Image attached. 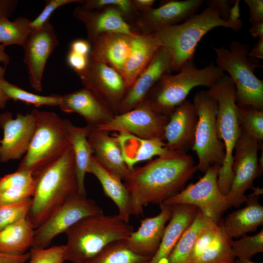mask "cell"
I'll use <instances>...</instances> for the list:
<instances>
[{
	"label": "cell",
	"mask_w": 263,
	"mask_h": 263,
	"mask_svg": "<svg viewBox=\"0 0 263 263\" xmlns=\"http://www.w3.org/2000/svg\"><path fill=\"white\" fill-rule=\"evenodd\" d=\"M238 116L241 132L260 144L262 143L263 110L251 107H238Z\"/></svg>",
	"instance_id": "8d00e7d4"
},
{
	"label": "cell",
	"mask_w": 263,
	"mask_h": 263,
	"mask_svg": "<svg viewBox=\"0 0 263 263\" xmlns=\"http://www.w3.org/2000/svg\"><path fill=\"white\" fill-rule=\"evenodd\" d=\"M104 213L93 200L77 192L71 195L35 230L31 248H45L57 235L87 216Z\"/></svg>",
	"instance_id": "8fae6325"
},
{
	"label": "cell",
	"mask_w": 263,
	"mask_h": 263,
	"mask_svg": "<svg viewBox=\"0 0 263 263\" xmlns=\"http://www.w3.org/2000/svg\"><path fill=\"white\" fill-rule=\"evenodd\" d=\"M36 130L28 150L18 169L31 171L33 175L53 163L69 146L64 120L52 112L34 109Z\"/></svg>",
	"instance_id": "ba28073f"
},
{
	"label": "cell",
	"mask_w": 263,
	"mask_h": 263,
	"mask_svg": "<svg viewBox=\"0 0 263 263\" xmlns=\"http://www.w3.org/2000/svg\"><path fill=\"white\" fill-rule=\"evenodd\" d=\"M0 87L8 100L23 102L36 107L41 106H58L60 95H40L34 94L9 82L4 78L0 80Z\"/></svg>",
	"instance_id": "d590c367"
},
{
	"label": "cell",
	"mask_w": 263,
	"mask_h": 263,
	"mask_svg": "<svg viewBox=\"0 0 263 263\" xmlns=\"http://www.w3.org/2000/svg\"><path fill=\"white\" fill-rule=\"evenodd\" d=\"M59 42L52 23L48 21L41 28L32 30L22 48L23 62L28 70L32 87L42 90V79L47 61Z\"/></svg>",
	"instance_id": "5bb4252c"
},
{
	"label": "cell",
	"mask_w": 263,
	"mask_h": 263,
	"mask_svg": "<svg viewBox=\"0 0 263 263\" xmlns=\"http://www.w3.org/2000/svg\"><path fill=\"white\" fill-rule=\"evenodd\" d=\"M219 225L211 221L199 235L190 258L193 263L213 241L219 231Z\"/></svg>",
	"instance_id": "b9f144b4"
},
{
	"label": "cell",
	"mask_w": 263,
	"mask_h": 263,
	"mask_svg": "<svg viewBox=\"0 0 263 263\" xmlns=\"http://www.w3.org/2000/svg\"><path fill=\"white\" fill-rule=\"evenodd\" d=\"M234 1V0H207L205 2L207 6L215 8L222 19L229 21L230 9Z\"/></svg>",
	"instance_id": "c3c4849f"
},
{
	"label": "cell",
	"mask_w": 263,
	"mask_h": 263,
	"mask_svg": "<svg viewBox=\"0 0 263 263\" xmlns=\"http://www.w3.org/2000/svg\"><path fill=\"white\" fill-rule=\"evenodd\" d=\"M207 91L216 100L218 106L216 118L218 134L224 146L225 155L219 171L217 183L222 193L226 195L233 178L234 150L241 134L235 85L231 78L225 75Z\"/></svg>",
	"instance_id": "52a82bcc"
},
{
	"label": "cell",
	"mask_w": 263,
	"mask_h": 263,
	"mask_svg": "<svg viewBox=\"0 0 263 263\" xmlns=\"http://www.w3.org/2000/svg\"><path fill=\"white\" fill-rule=\"evenodd\" d=\"M249 56L251 57L263 59V39H258L253 48L250 50Z\"/></svg>",
	"instance_id": "db71d44e"
},
{
	"label": "cell",
	"mask_w": 263,
	"mask_h": 263,
	"mask_svg": "<svg viewBox=\"0 0 263 263\" xmlns=\"http://www.w3.org/2000/svg\"><path fill=\"white\" fill-rule=\"evenodd\" d=\"M252 188L254 191L246 196V206L228 214L223 221L226 234L232 239L254 232L263 224V206L259 203L263 189Z\"/></svg>",
	"instance_id": "484cf974"
},
{
	"label": "cell",
	"mask_w": 263,
	"mask_h": 263,
	"mask_svg": "<svg viewBox=\"0 0 263 263\" xmlns=\"http://www.w3.org/2000/svg\"><path fill=\"white\" fill-rule=\"evenodd\" d=\"M211 221L198 209L194 219L182 234L166 263H189L199 235Z\"/></svg>",
	"instance_id": "1f68e13d"
},
{
	"label": "cell",
	"mask_w": 263,
	"mask_h": 263,
	"mask_svg": "<svg viewBox=\"0 0 263 263\" xmlns=\"http://www.w3.org/2000/svg\"><path fill=\"white\" fill-rule=\"evenodd\" d=\"M169 116L156 112L144 100L133 109L115 115L105 124L97 128L109 132H125L144 139L164 140V129Z\"/></svg>",
	"instance_id": "4fadbf2b"
},
{
	"label": "cell",
	"mask_w": 263,
	"mask_h": 263,
	"mask_svg": "<svg viewBox=\"0 0 263 263\" xmlns=\"http://www.w3.org/2000/svg\"><path fill=\"white\" fill-rule=\"evenodd\" d=\"M133 231L118 215L85 217L65 232L64 261L86 263L111 243L127 239Z\"/></svg>",
	"instance_id": "3957f363"
},
{
	"label": "cell",
	"mask_w": 263,
	"mask_h": 263,
	"mask_svg": "<svg viewBox=\"0 0 263 263\" xmlns=\"http://www.w3.org/2000/svg\"><path fill=\"white\" fill-rule=\"evenodd\" d=\"M89 59V56L80 55L70 50L66 57L68 65L76 74L82 73L87 68Z\"/></svg>",
	"instance_id": "bcb514c9"
},
{
	"label": "cell",
	"mask_w": 263,
	"mask_h": 263,
	"mask_svg": "<svg viewBox=\"0 0 263 263\" xmlns=\"http://www.w3.org/2000/svg\"><path fill=\"white\" fill-rule=\"evenodd\" d=\"M65 245H55L45 248H31L28 263H63Z\"/></svg>",
	"instance_id": "60d3db41"
},
{
	"label": "cell",
	"mask_w": 263,
	"mask_h": 263,
	"mask_svg": "<svg viewBox=\"0 0 263 263\" xmlns=\"http://www.w3.org/2000/svg\"><path fill=\"white\" fill-rule=\"evenodd\" d=\"M243 22L225 21L217 10L207 6L199 14L190 17L184 22L161 30L152 34L170 56L173 71L178 72L188 60L194 58L196 47L203 37L218 27L240 31Z\"/></svg>",
	"instance_id": "277c9868"
},
{
	"label": "cell",
	"mask_w": 263,
	"mask_h": 263,
	"mask_svg": "<svg viewBox=\"0 0 263 263\" xmlns=\"http://www.w3.org/2000/svg\"><path fill=\"white\" fill-rule=\"evenodd\" d=\"M203 0L167 1L158 7L139 13L135 24L139 33L153 34L181 23L197 13Z\"/></svg>",
	"instance_id": "e0dca14e"
},
{
	"label": "cell",
	"mask_w": 263,
	"mask_h": 263,
	"mask_svg": "<svg viewBox=\"0 0 263 263\" xmlns=\"http://www.w3.org/2000/svg\"><path fill=\"white\" fill-rule=\"evenodd\" d=\"M260 146L258 141L241 132L234 150L233 178L226 195L231 207H239L245 202V192L253 188L254 180L263 171L258 156Z\"/></svg>",
	"instance_id": "7c38bea8"
},
{
	"label": "cell",
	"mask_w": 263,
	"mask_h": 263,
	"mask_svg": "<svg viewBox=\"0 0 263 263\" xmlns=\"http://www.w3.org/2000/svg\"><path fill=\"white\" fill-rule=\"evenodd\" d=\"M35 184L26 187H15L0 192V205L17 203L32 198Z\"/></svg>",
	"instance_id": "ee69618b"
},
{
	"label": "cell",
	"mask_w": 263,
	"mask_h": 263,
	"mask_svg": "<svg viewBox=\"0 0 263 263\" xmlns=\"http://www.w3.org/2000/svg\"><path fill=\"white\" fill-rule=\"evenodd\" d=\"M35 230L27 218L6 226L0 231V251L14 255L26 253L31 247Z\"/></svg>",
	"instance_id": "4dcf8cb0"
},
{
	"label": "cell",
	"mask_w": 263,
	"mask_h": 263,
	"mask_svg": "<svg viewBox=\"0 0 263 263\" xmlns=\"http://www.w3.org/2000/svg\"><path fill=\"white\" fill-rule=\"evenodd\" d=\"M58 107L63 112L79 114L91 128H97L105 124L115 115L100 98L92 91L84 87L60 95Z\"/></svg>",
	"instance_id": "d6986e66"
},
{
	"label": "cell",
	"mask_w": 263,
	"mask_h": 263,
	"mask_svg": "<svg viewBox=\"0 0 263 263\" xmlns=\"http://www.w3.org/2000/svg\"><path fill=\"white\" fill-rule=\"evenodd\" d=\"M231 246L238 259L250 260L254 255L263 252V230L253 236L245 234L238 240H232Z\"/></svg>",
	"instance_id": "74e56055"
},
{
	"label": "cell",
	"mask_w": 263,
	"mask_h": 263,
	"mask_svg": "<svg viewBox=\"0 0 263 263\" xmlns=\"http://www.w3.org/2000/svg\"><path fill=\"white\" fill-rule=\"evenodd\" d=\"M87 172L96 177L105 195L117 206L119 217L128 223L132 215L131 200L129 191L122 180L103 167L94 156L90 163Z\"/></svg>",
	"instance_id": "f1b7e54d"
},
{
	"label": "cell",
	"mask_w": 263,
	"mask_h": 263,
	"mask_svg": "<svg viewBox=\"0 0 263 263\" xmlns=\"http://www.w3.org/2000/svg\"><path fill=\"white\" fill-rule=\"evenodd\" d=\"M84 88L90 89L118 114L128 89L122 75L111 66L89 59L87 68L77 74Z\"/></svg>",
	"instance_id": "9a60e30c"
},
{
	"label": "cell",
	"mask_w": 263,
	"mask_h": 263,
	"mask_svg": "<svg viewBox=\"0 0 263 263\" xmlns=\"http://www.w3.org/2000/svg\"><path fill=\"white\" fill-rule=\"evenodd\" d=\"M110 133L90 127L88 139L93 151V156L98 162L122 180H124L131 170L124 161L117 138Z\"/></svg>",
	"instance_id": "603a6c76"
},
{
	"label": "cell",
	"mask_w": 263,
	"mask_h": 263,
	"mask_svg": "<svg viewBox=\"0 0 263 263\" xmlns=\"http://www.w3.org/2000/svg\"><path fill=\"white\" fill-rule=\"evenodd\" d=\"M249 44L233 40L228 48L214 47L216 65L226 71L235 85L236 101L238 107H251L263 110V81L255 75L263 66L259 59L249 56Z\"/></svg>",
	"instance_id": "8992f818"
},
{
	"label": "cell",
	"mask_w": 263,
	"mask_h": 263,
	"mask_svg": "<svg viewBox=\"0 0 263 263\" xmlns=\"http://www.w3.org/2000/svg\"><path fill=\"white\" fill-rule=\"evenodd\" d=\"M70 51L86 56H89L91 51V44L87 39H76L70 45Z\"/></svg>",
	"instance_id": "681fc988"
},
{
	"label": "cell",
	"mask_w": 263,
	"mask_h": 263,
	"mask_svg": "<svg viewBox=\"0 0 263 263\" xmlns=\"http://www.w3.org/2000/svg\"><path fill=\"white\" fill-rule=\"evenodd\" d=\"M234 263H256L251 261L250 260L238 259L235 260Z\"/></svg>",
	"instance_id": "91938a15"
},
{
	"label": "cell",
	"mask_w": 263,
	"mask_h": 263,
	"mask_svg": "<svg viewBox=\"0 0 263 263\" xmlns=\"http://www.w3.org/2000/svg\"><path fill=\"white\" fill-rule=\"evenodd\" d=\"M73 15L85 25L87 40L90 43L98 36L104 34L134 35L139 33L127 22L122 13L113 8L90 11L78 6L74 9Z\"/></svg>",
	"instance_id": "7402d4cb"
},
{
	"label": "cell",
	"mask_w": 263,
	"mask_h": 263,
	"mask_svg": "<svg viewBox=\"0 0 263 263\" xmlns=\"http://www.w3.org/2000/svg\"><path fill=\"white\" fill-rule=\"evenodd\" d=\"M31 20L19 17L13 21L8 18H0V44L6 47L10 45L23 46L32 31L30 25Z\"/></svg>",
	"instance_id": "e575fe53"
},
{
	"label": "cell",
	"mask_w": 263,
	"mask_h": 263,
	"mask_svg": "<svg viewBox=\"0 0 263 263\" xmlns=\"http://www.w3.org/2000/svg\"><path fill=\"white\" fill-rule=\"evenodd\" d=\"M150 259L131 249L125 240L111 243L86 263H146Z\"/></svg>",
	"instance_id": "836d02e7"
},
{
	"label": "cell",
	"mask_w": 263,
	"mask_h": 263,
	"mask_svg": "<svg viewBox=\"0 0 263 263\" xmlns=\"http://www.w3.org/2000/svg\"><path fill=\"white\" fill-rule=\"evenodd\" d=\"M124 161L130 170L139 162L150 160L167 153L164 141L161 138L144 139L125 132H115Z\"/></svg>",
	"instance_id": "83f0119b"
},
{
	"label": "cell",
	"mask_w": 263,
	"mask_h": 263,
	"mask_svg": "<svg viewBox=\"0 0 263 263\" xmlns=\"http://www.w3.org/2000/svg\"><path fill=\"white\" fill-rule=\"evenodd\" d=\"M80 0H47L41 13L30 23V28L32 30H36L41 28L46 22L49 21L51 15L58 8L65 5L78 2Z\"/></svg>",
	"instance_id": "f6af8a7d"
},
{
	"label": "cell",
	"mask_w": 263,
	"mask_h": 263,
	"mask_svg": "<svg viewBox=\"0 0 263 263\" xmlns=\"http://www.w3.org/2000/svg\"><path fill=\"white\" fill-rule=\"evenodd\" d=\"M3 137L0 144V162L18 160L25 154L36 130L33 114L17 113L13 118L9 112L0 114Z\"/></svg>",
	"instance_id": "2e32d148"
},
{
	"label": "cell",
	"mask_w": 263,
	"mask_h": 263,
	"mask_svg": "<svg viewBox=\"0 0 263 263\" xmlns=\"http://www.w3.org/2000/svg\"><path fill=\"white\" fill-rule=\"evenodd\" d=\"M172 206V214L166 226L158 250L146 263H166L182 234L194 219L198 208L188 205Z\"/></svg>",
	"instance_id": "d4e9b609"
},
{
	"label": "cell",
	"mask_w": 263,
	"mask_h": 263,
	"mask_svg": "<svg viewBox=\"0 0 263 263\" xmlns=\"http://www.w3.org/2000/svg\"><path fill=\"white\" fill-rule=\"evenodd\" d=\"M192 103L186 100L169 115L164 132V141L169 151L184 150L192 147L197 122Z\"/></svg>",
	"instance_id": "44dd1931"
},
{
	"label": "cell",
	"mask_w": 263,
	"mask_h": 263,
	"mask_svg": "<svg viewBox=\"0 0 263 263\" xmlns=\"http://www.w3.org/2000/svg\"><path fill=\"white\" fill-rule=\"evenodd\" d=\"M5 47L0 44V63H2L4 66L7 65L10 61L9 56L5 52Z\"/></svg>",
	"instance_id": "680465c9"
},
{
	"label": "cell",
	"mask_w": 263,
	"mask_h": 263,
	"mask_svg": "<svg viewBox=\"0 0 263 263\" xmlns=\"http://www.w3.org/2000/svg\"><path fill=\"white\" fill-rule=\"evenodd\" d=\"M32 198L8 205H0V231L17 221L27 217Z\"/></svg>",
	"instance_id": "f35d334b"
},
{
	"label": "cell",
	"mask_w": 263,
	"mask_h": 263,
	"mask_svg": "<svg viewBox=\"0 0 263 263\" xmlns=\"http://www.w3.org/2000/svg\"><path fill=\"white\" fill-rule=\"evenodd\" d=\"M18 3L16 0H0V18H9L11 16Z\"/></svg>",
	"instance_id": "816d5d0a"
},
{
	"label": "cell",
	"mask_w": 263,
	"mask_h": 263,
	"mask_svg": "<svg viewBox=\"0 0 263 263\" xmlns=\"http://www.w3.org/2000/svg\"><path fill=\"white\" fill-rule=\"evenodd\" d=\"M172 71L170 56L161 47L148 66L127 89L119 105L117 114L127 112L139 105L160 79Z\"/></svg>",
	"instance_id": "ac0fdd59"
},
{
	"label": "cell",
	"mask_w": 263,
	"mask_h": 263,
	"mask_svg": "<svg viewBox=\"0 0 263 263\" xmlns=\"http://www.w3.org/2000/svg\"><path fill=\"white\" fill-rule=\"evenodd\" d=\"M244 1L249 8L251 24L263 21V0H244Z\"/></svg>",
	"instance_id": "7dc6e473"
},
{
	"label": "cell",
	"mask_w": 263,
	"mask_h": 263,
	"mask_svg": "<svg viewBox=\"0 0 263 263\" xmlns=\"http://www.w3.org/2000/svg\"><path fill=\"white\" fill-rule=\"evenodd\" d=\"M193 104L197 122L192 150L198 158L197 170L205 173L211 166H221L225 152L217 127L218 106L207 90H200L194 95Z\"/></svg>",
	"instance_id": "9c48e42d"
},
{
	"label": "cell",
	"mask_w": 263,
	"mask_h": 263,
	"mask_svg": "<svg viewBox=\"0 0 263 263\" xmlns=\"http://www.w3.org/2000/svg\"><path fill=\"white\" fill-rule=\"evenodd\" d=\"M34 177L35 190L26 218L36 229L77 192L75 164L71 146Z\"/></svg>",
	"instance_id": "7a4b0ae2"
},
{
	"label": "cell",
	"mask_w": 263,
	"mask_h": 263,
	"mask_svg": "<svg viewBox=\"0 0 263 263\" xmlns=\"http://www.w3.org/2000/svg\"><path fill=\"white\" fill-rule=\"evenodd\" d=\"M225 74L211 63L198 68L194 58L187 61L175 75H164L154 85L145 98L157 113L169 116L185 100L190 92L197 86L210 88Z\"/></svg>",
	"instance_id": "5b68a950"
},
{
	"label": "cell",
	"mask_w": 263,
	"mask_h": 263,
	"mask_svg": "<svg viewBox=\"0 0 263 263\" xmlns=\"http://www.w3.org/2000/svg\"><path fill=\"white\" fill-rule=\"evenodd\" d=\"M35 184L31 171L18 169L14 172L0 178V192L15 187H26Z\"/></svg>",
	"instance_id": "7bdbcfd3"
},
{
	"label": "cell",
	"mask_w": 263,
	"mask_h": 263,
	"mask_svg": "<svg viewBox=\"0 0 263 263\" xmlns=\"http://www.w3.org/2000/svg\"><path fill=\"white\" fill-rule=\"evenodd\" d=\"M70 145L75 158L77 182V192L86 196L85 178L93 156V151L88 139L90 127H77L68 119H63Z\"/></svg>",
	"instance_id": "f546056e"
},
{
	"label": "cell",
	"mask_w": 263,
	"mask_h": 263,
	"mask_svg": "<svg viewBox=\"0 0 263 263\" xmlns=\"http://www.w3.org/2000/svg\"><path fill=\"white\" fill-rule=\"evenodd\" d=\"M240 17V0H235L234 3L231 6L229 16V21L231 22H236L239 20Z\"/></svg>",
	"instance_id": "9f6ffc18"
},
{
	"label": "cell",
	"mask_w": 263,
	"mask_h": 263,
	"mask_svg": "<svg viewBox=\"0 0 263 263\" xmlns=\"http://www.w3.org/2000/svg\"><path fill=\"white\" fill-rule=\"evenodd\" d=\"M248 29L249 34L254 38L263 39V21L251 24Z\"/></svg>",
	"instance_id": "11a10c76"
},
{
	"label": "cell",
	"mask_w": 263,
	"mask_h": 263,
	"mask_svg": "<svg viewBox=\"0 0 263 263\" xmlns=\"http://www.w3.org/2000/svg\"><path fill=\"white\" fill-rule=\"evenodd\" d=\"M134 35L107 33L98 36L91 42L90 59L107 64L122 75Z\"/></svg>",
	"instance_id": "cb8c5ba5"
},
{
	"label": "cell",
	"mask_w": 263,
	"mask_h": 263,
	"mask_svg": "<svg viewBox=\"0 0 263 263\" xmlns=\"http://www.w3.org/2000/svg\"><path fill=\"white\" fill-rule=\"evenodd\" d=\"M219 231L210 244L193 263H234L235 256L230 238L226 234L223 222L219 224Z\"/></svg>",
	"instance_id": "d6a6232c"
},
{
	"label": "cell",
	"mask_w": 263,
	"mask_h": 263,
	"mask_svg": "<svg viewBox=\"0 0 263 263\" xmlns=\"http://www.w3.org/2000/svg\"><path fill=\"white\" fill-rule=\"evenodd\" d=\"M30 257V252L21 255H14L0 251V263H27Z\"/></svg>",
	"instance_id": "f907efd6"
},
{
	"label": "cell",
	"mask_w": 263,
	"mask_h": 263,
	"mask_svg": "<svg viewBox=\"0 0 263 263\" xmlns=\"http://www.w3.org/2000/svg\"><path fill=\"white\" fill-rule=\"evenodd\" d=\"M80 4L83 9L90 11L113 8L119 11L124 17L138 14L130 0H82Z\"/></svg>",
	"instance_id": "ab89813d"
},
{
	"label": "cell",
	"mask_w": 263,
	"mask_h": 263,
	"mask_svg": "<svg viewBox=\"0 0 263 263\" xmlns=\"http://www.w3.org/2000/svg\"><path fill=\"white\" fill-rule=\"evenodd\" d=\"M131 2L134 10L139 14L152 8L154 0H132Z\"/></svg>",
	"instance_id": "f5cc1de1"
},
{
	"label": "cell",
	"mask_w": 263,
	"mask_h": 263,
	"mask_svg": "<svg viewBox=\"0 0 263 263\" xmlns=\"http://www.w3.org/2000/svg\"><path fill=\"white\" fill-rule=\"evenodd\" d=\"M160 47L152 34L137 33L134 36L122 73L128 88L148 66Z\"/></svg>",
	"instance_id": "4316f807"
},
{
	"label": "cell",
	"mask_w": 263,
	"mask_h": 263,
	"mask_svg": "<svg viewBox=\"0 0 263 263\" xmlns=\"http://www.w3.org/2000/svg\"><path fill=\"white\" fill-rule=\"evenodd\" d=\"M197 170L192 156L184 150L169 151L134 169L124 180L132 215H141L144 207L161 204L180 191Z\"/></svg>",
	"instance_id": "6da1fadb"
},
{
	"label": "cell",
	"mask_w": 263,
	"mask_h": 263,
	"mask_svg": "<svg viewBox=\"0 0 263 263\" xmlns=\"http://www.w3.org/2000/svg\"><path fill=\"white\" fill-rule=\"evenodd\" d=\"M160 213L140 220L137 230L125 240L128 247L136 253L151 259L158 249L166 225L172 214V206L160 204Z\"/></svg>",
	"instance_id": "ffe728a7"
},
{
	"label": "cell",
	"mask_w": 263,
	"mask_h": 263,
	"mask_svg": "<svg viewBox=\"0 0 263 263\" xmlns=\"http://www.w3.org/2000/svg\"><path fill=\"white\" fill-rule=\"evenodd\" d=\"M220 167L218 165L210 167L196 183L190 184L162 204L195 206L207 218L219 224L224 213L231 207L226 196L218 188L217 179Z\"/></svg>",
	"instance_id": "30bf717a"
},
{
	"label": "cell",
	"mask_w": 263,
	"mask_h": 263,
	"mask_svg": "<svg viewBox=\"0 0 263 263\" xmlns=\"http://www.w3.org/2000/svg\"><path fill=\"white\" fill-rule=\"evenodd\" d=\"M6 72V69L5 66H2L0 65V80L4 78V75ZM8 99L4 94L2 91L0 87V109H3L5 108Z\"/></svg>",
	"instance_id": "6f0895ef"
}]
</instances>
